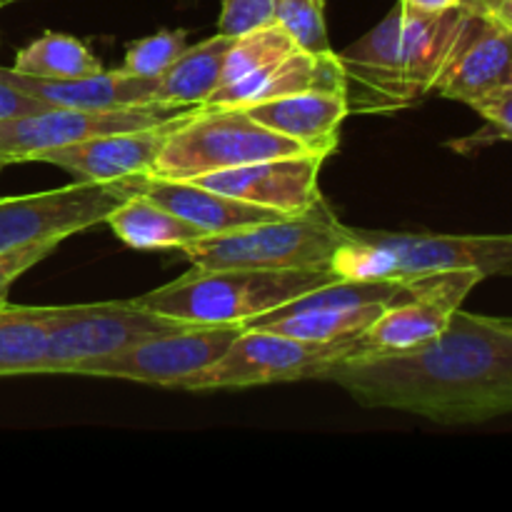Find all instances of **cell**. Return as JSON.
<instances>
[{
    "label": "cell",
    "instance_id": "6da1fadb",
    "mask_svg": "<svg viewBox=\"0 0 512 512\" xmlns=\"http://www.w3.org/2000/svg\"><path fill=\"white\" fill-rule=\"evenodd\" d=\"M313 380L335 383L365 408L475 425L512 413V318L460 305L438 338L398 355H350Z\"/></svg>",
    "mask_w": 512,
    "mask_h": 512
},
{
    "label": "cell",
    "instance_id": "7a4b0ae2",
    "mask_svg": "<svg viewBox=\"0 0 512 512\" xmlns=\"http://www.w3.org/2000/svg\"><path fill=\"white\" fill-rule=\"evenodd\" d=\"M340 280L333 270H195L133 298L190 325H245L258 315Z\"/></svg>",
    "mask_w": 512,
    "mask_h": 512
},
{
    "label": "cell",
    "instance_id": "3957f363",
    "mask_svg": "<svg viewBox=\"0 0 512 512\" xmlns=\"http://www.w3.org/2000/svg\"><path fill=\"white\" fill-rule=\"evenodd\" d=\"M330 270L343 280H408L455 270H478L488 278L512 273V233L440 235L353 228V238L335 250Z\"/></svg>",
    "mask_w": 512,
    "mask_h": 512
},
{
    "label": "cell",
    "instance_id": "277c9868",
    "mask_svg": "<svg viewBox=\"0 0 512 512\" xmlns=\"http://www.w3.org/2000/svg\"><path fill=\"white\" fill-rule=\"evenodd\" d=\"M353 238L328 200L303 215L203 235L180 253L195 270H328L335 250Z\"/></svg>",
    "mask_w": 512,
    "mask_h": 512
},
{
    "label": "cell",
    "instance_id": "5b68a950",
    "mask_svg": "<svg viewBox=\"0 0 512 512\" xmlns=\"http://www.w3.org/2000/svg\"><path fill=\"white\" fill-rule=\"evenodd\" d=\"M303 153L310 150L298 140H290L260 125L245 108L198 105L188 118L170 130L148 175L190 180L205 173L258 163V160Z\"/></svg>",
    "mask_w": 512,
    "mask_h": 512
},
{
    "label": "cell",
    "instance_id": "8992f818",
    "mask_svg": "<svg viewBox=\"0 0 512 512\" xmlns=\"http://www.w3.org/2000/svg\"><path fill=\"white\" fill-rule=\"evenodd\" d=\"M180 325L185 323L153 313L135 300L58 305L40 375H75V370L88 360L105 358Z\"/></svg>",
    "mask_w": 512,
    "mask_h": 512
},
{
    "label": "cell",
    "instance_id": "52a82bcc",
    "mask_svg": "<svg viewBox=\"0 0 512 512\" xmlns=\"http://www.w3.org/2000/svg\"><path fill=\"white\" fill-rule=\"evenodd\" d=\"M348 348L350 343H308L273 330L243 328L210 368L185 380L180 390L205 393L313 380L320 368L345 358Z\"/></svg>",
    "mask_w": 512,
    "mask_h": 512
},
{
    "label": "cell",
    "instance_id": "ba28073f",
    "mask_svg": "<svg viewBox=\"0 0 512 512\" xmlns=\"http://www.w3.org/2000/svg\"><path fill=\"white\" fill-rule=\"evenodd\" d=\"M240 325H180L165 333L150 335L105 358L88 360L75 375L90 378L133 380L180 390L185 380L203 373L230 348Z\"/></svg>",
    "mask_w": 512,
    "mask_h": 512
},
{
    "label": "cell",
    "instance_id": "9c48e42d",
    "mask_svg": "<svg viewBox=\"0 0 512 512\" xmlns=\"http://www.w3.org/2000/svg\"><path fill=\"white\" fill-rule=\"evenodd\" d=\"M133 195L128 180L115 183H75L45 193L0 198V253L45 240H60L93 225Z\"/></svg>",
    "mask_w": 512,
    "mask_h": 512
},
{
    "label": "cell",
    "instance_id": "30bf717a",
    "mask_svg": "<svg viewBox=\"0 0 512 512\" xmlns=\"http://www.w3.org/2000/svg\"><path fill=\"white\" fill-rule=\"evenodd\" d=\"M190 110L193 108L168 103L120 110H78L50 105V108L33 110V113L10 115V118H0V160H5L8 165L38 160L43 153L65 148L78 140L105 133L143 130L150 125L183 118Z\"/></svg>",
    "mask_w": 512,
    "mask_h": 512
},
{
    "label": "cell",
    "instance_id": "8fae6325",
    "mask_svg": "<svg viewBox=\"0 0 512 512\" xmlns=\"http://www.w3.org/2000/svg\"><path fill=\"white\" fill-rule=\"evenodd\" d=\"M478 270L435 273L428 288L405 303L388 305L363 335L350 340V355H398L438 338L450 315L465 303L470 290L483 280Z\"/></svg>",
    "mask_w": 512,
    "mask_h": 512
},
{
    "label": "cell",
    "instance_id": "7c38bea8",
    "mask_svg": "<svg viewBox=\"0 0 512 512\" xmlns=\"http://www.w3.org/2000/svg\"><path fill=\"white\" fill-rule=\"evenodd\" d=\"M323 163L325 155L303 153L258 160V163L205 173L190 180L243 203L278 210L283 215H303L323 200L320 193Z\"/></svg>",
    "mask_w": 512,
    "mask_h": 512
},
{
    "label": "cell",
    "instance_id": "4fadbf2b",
    "mask_svg": "<svg viewBox=\"0 0 512 512\" xmlns=\"http://www.w3.org/2000/svg\"><path fill=\"white\" fill-rule=\"evenodd\" d=\"M183 118L150 125L143 130L95 135V138L78 140L65 148L43 153L38 160L68 170L75 183H115V180L133 178V175H148L168 133Z\"/></svg>",
    "mask_w": 512,
    "mask_h": 512
},
{
    "label": "cell",
    "instance_id": "5bb4252c",
    "mask_svg": "<svg viewBox=\"0 0 512 512\" xmlns=\"http://www.w3.org/2000/svg\"><path fill=\"white\" fill-rule=\"evenodd\" d=\"M500 88H512V30L488 23L468 10L458 43L433 93L468 105Z\"/></svg>",
    "mask_w": 512,
    "mask_h": 512
},
{
    "label": "cell",
    "instance_id": "9a60e30c",
    "mask_svg": "<svg viewBox=\"0 0 512 512\" xmlns=\"http://www.w3.org/2000/svg\"><path fill=\"white\" fill-rule=\"evenodd\" d=\"M0 80L20 93L58 108L120 110L158 103V78H140L123 68L103 70L78 80H43L13 68H0Z\"/></svg>",
    "mask_w": 512,
    "mask_h": 512
},
{
    "label": "cell",
    "instance_id": "2e32d148",
    "mask_svg": "<svg viewBox=\"0 0 512 512\" xmlns=\"http://www.w3.org/2000/svg\"><path fill=\"white\" fill-rule=\"evenodd\" d=\"M133 188V193L145 195L153 203L163 205L170 213L180 215L203 230L205 235L230 233V230L248 228L255 223H268V220L290 218V215L278 213V210L260 208V205L243 203L230 195L215 193V190L203 188L193 180H168L158 175H133L125 178Z\"/></svg>",
    "mask_w": 512,
    "mask_h": 512
},
{
    "label": "cell",
    "instance_id": "e0dca14e",
    "mask_svg": "<svg viewBox=\"0 0 512 512\" xmlns=\"http://www.w3.org/2000/svg\"><path fill=\"white\" fill-rule=\"evenodd\" d=\"M245 110L260 125L325 158L338 150L340 128L350 115L345 90H305L245 105Z\"/></svg>",
    "mask_w": 512,
    "mask_h": 512
},
{
    "label": "cell",
    "instance_id": "ac0fdd59",
    "mask_svg": "<svg viewBox=\"0 0 512 512\" xmlns=\"http://www.w3.org/2000/svg\"><path fill=\"white\" fill-rule=\"evenodd\" d=\"M305 90H345V73L335 50L330 53H310L303 48L293 50L243 83L215 88L205 105L245 108V105L263 103L280 95L305 93Z\"/></svg>",
    "mask_w": 512,
    "mask_h": 512
},
{
    "label": "cell",
    "instance_id": "d6986e66",
    "mask_svg": "<svg viewBox=\"0 0 512 512\" xmlns=\"http://www.w3.org/2000/svg\"><path fill=\"white\" fill-rule=\"evenodd\" d=\"M105 223L110 225L115 238H120L133 250H180L205 235L188 220L140 193L125 198L105 218Z\"/></svg>",
    "mask_w": 512,
    "mask_h": 512
},
{
    "label": "cell",
    "instance_id": "ffe728a7",
    "mask_svg": "<svg viewBox=\"0 0 512 512\" xmlns=\"http://www.w3.org/2000/svg\"><path fill=\"white\" fill-rule=\"evenodd\" d=\"M230 35L215 33L198 45H188L163 75H158V103L198 108L205 105L223 75L225 53L230 48Z\"/></svg>",
    "mask_w": 512,
    "mask_h": 512
},
{
    "label": "cell",
    "instance_id": "44dd1931",
    "mask_svg": "<svg viewBox=\"0 0 512 512\" xmlns=\"http://www.w3.org/2000/svg\"><path fill=\"white\" fill-rule=\"evenodd\" d=\"M388 305H363V308H308L293 313H265L248 320L240 328L273 330L288 338L308 343H350L368 330Z\"/></svg>",
    "mask_w": 512,
    "mask_h": 512
},
{
    "label": "cell",
    "instance_id": "7402d4cb",
    "mask_svg": "<svg viewBox=\"0 0 512 512\" xmlns=\"http://www.w3.org/2000/svg\"><path fill=\"white\" fill-rule=\"evenodd\" d=\"M55 308L0 305V378L40 375Z\"/></svg>",
    "mask_w": 512,
    "mask_h": 512
},
{
    "label": "cell",
    "instance_id": "603a6c76",
    "mask_svg": "<svg viewBox=\"0 0 512 512\" xmlns=\"http://www.w3.org/2000/svg\"><path fill=\"white\" fill-rule=\"evenodd\" d=\"M13 70L43 80H78L103 73L105 68L83 40L48 30L18 50Z\"/></svg>",
    "mask_w": 512,
    "mask_h": 512
},
{
    "label": "cell",
    "instance_id": "cb8c5ba5",
    "mask_svg": "<svg viewBox=\"0 0 512 512\" xmlns=\"http://www.w3.org/2000/svg\"><path fill=\"white\" fill-rule=\"evenodd\" d=\"M300 45L290 38L288 30L278 23L260 25V28L240 33L230 40V48L225 53L223 75H220L218 88L243 83L253 78L263 68H268L275 60L285 58L288 53L298 50Z\"/></svg>",
    "mask_w": 512,
    "mask_h": 512
},
{
    "label": "cell",
    "instance_id": "d4e9b609",
    "mask_svg": "<svg viewBox=\"0 0 512 512\" xmlns=\"http://www.w3.org/2000/svg\"><path fill=\"white\" fill-rule=\"evenodd\" d=\"M275 23L310 53H330L325 0H275Z\"/></svg>",
    "mask_w": 512,
    "mask_h": 512
},
{
    "label": "cell",
    "instance_id": "484cf974",
    "mask_svg": "<svg viewBox=\"0 0 512 512\" xmlns=\"http://www.w3.org/2000/svg\"><path fill=\"white\" fill-rule=\"evenodd\" d=\"M188 48V30H160L128 45L120 68L140 78H158Z\"/></svg>",
    "mask_w": 512,
    "mask_h": 512
},
{
    "label": "cell",
    "instance_id": "4316f807",
    "mask_svg": "<svg viewBox=\"0 0 512 512\" xmlns=\"http://www.w3.org/2000/svg\"><path fill=\"white\" fill-rule=\"evenodd\" d=\"M268 23H275V0H220L218 33L235 38Z\"/></svg>",
    "mask_w": 512,
    "mask_h": 512
},
{
    "label": "cell",
    "instance_id": "83f0119b",
    "mask_svg": "<svg viewBox=\"0 0 512 512\" xmlns=\"http://www.w3.org/2000/svg\"><path fill=\"white\" fill-rule=\"evenodd\" d=\"M468 105L488 123V130H483L488 135L473 140L470 145L483 143V140H512V88L485 93L480 98L470 100Z\"/></svg>",
    "mask_w": 512,
    "mask_h": 512
},
{
    "label": "cell",
    "instance_id": "f1b7e54d",
    "mask_svg": "<svg viewBox=\"0 0 512 512\" xmlns=\"http://www.w3.org/2000/svg\"><path fill=\"white\" fill-rule=\"evenodd\" d=\"M58 245L60 240H45V243H33L25 245V248L0 253V305L8 303L10 285H13L20 275L28 273L30 268H35L40 260H45L50 253H55Z\"/></svg>",
    "mask_w": 512,
    "mask_h": 512
},
{
    "label": "cell",
    "instance_id": "f546056e",
    "mask_svg": "<svg viewBox=\"0 0 512 512\" xmlns=\"http://www.w3.org/2000/svg\"><path fill=\"white\" fill-rule=\"evenodd\" d=\"M43 108H50V105L43 103V100L20 93V90L10 88L8 83L0 80V118H10V115H20V113H33V110H43Z\"/></svg>",
    "mask_w": 512,
    "mask_h": 512
},
{
    "label": "cell",
    "instance_id": "4dcf8cb0",
    "mask_svg": "<svg viewBox=\"0 0 512 512\" xmlns=\"http://www.w3.org/2000/svg\"><path fill=\"white\" fill-rule=\"evenodd\" d=\"M460 3L488 23L512 30V0H460Z\"/></svg>",
    "mask_w": 512,
    "mask_h": 512
},
{
    "label": "cell",
    "instance_id": "1f68e13d",
    "mask_svg": "<svg viewBox=\"0 0 512 512\" xmlns=\"http://www.w3.org/2000/svg\"><path fill=\"white\" fill-rule=\"evenodd\" d=\"M458 5L460 0H400V8L410 10V13H445Z\"/></svg>",
    "mask_w": 512,
    "mask_h": 512
},
{
    "label": "cell",
    "instance_id": "d6a6232c",
    "mask_svg": "<svg viewBox=\"0 0 512 512\" xmlns=\"http://www.w3.org/2000/svg\"><path fill=\"white\" fill-rule=\"evenodd\" d=\"M10 3H20V0H0V8H5V5H10Z\"/></svg>",
    "mask_w": 512,
    "mask_h": 512
},
{
    "label": "cell",
    "instance_id": "836d02e7",
    "mask_svg": "<svg viewBox=\"0 0 512 512\" xmlns=\"http://www.w3.org/2000/svg\"><path fill=\"white\" fill-rule=\"evenodd\" d=\"M5 168H8V163H5V160H0V173H3Z\"/></svg>",
    "mask_w": 512,
    "mask_h": 512
}]
</instances>
